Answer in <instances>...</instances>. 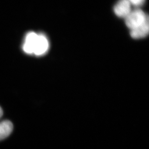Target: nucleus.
Instances as JSON below:
<instances>
[{"mask_svg": "<svg viewBox=\"0 0 149 149\" xmlns=\"http://www.w3.org/2000/svg\"><path fill=\"white\" fill-rule=\"evenodd\" d=\"M125 19L127 27L131 30L139 27L149 20V17L141 9L136 8L132 10Z\"/></svg>", "mask_w": 149, "mask_h": 149, "instance_id": "f257e3e1", "label": "nucleus"}, {"mask_svg": "<svg viewBox=\"0 0 149 149\" xmlns=\"http://www.w3.org/2000/svg\"><path fill=\"white\" fill-rule=\"evenodd\" d=\"M49 47V41L46 36L43 34H38V37L34 49V55L36 56L45 55L48 51Z\"/></svg>", "mask_w": 149, "mask_h": 149, "instance_id": "f03ea898", "label": "nucleus"}, {"mask_svg": "<svg viewBox=\"0 0 149 149\" xmlns=\"http://www.w3.org/2000/svg\"><path fill=\"white\" fill-rule=\"evenodd\" d=\"M131 6L128 0H119L114 6V13L119 17L125 18L132 10Z\"/></svg>", "mask_w": 149, "mask_h": 149, "instance_id": "7ed1b4c3", "label": "nucleus"}, {"mask_svg": "<svg viewBox=\"0 0 149 149\" xmlns=\"http://www.w3.org/2000/svg\"><path fill=\"white\" fill-rule=\"evenodd\" d=\"M38 34L34 32H30L26 35L23 46L24 52L29 54H33L34 49L35 47Z\"/></svg>", "mask_w": 149, "mask_h": 149, "instance_id": "20e7f679", "label": "nucleus"}, {"mask_svg": "<svg viewBox=\"0 0 149 149\" xmlns=\"http://www.w3.org/2000/svg\"><path fill=\"white\" fill-rule=\"evenodd\" d=\"M130 35L134 39H141L145 38L148 35L149 31V20L147 21L144 24L130 30Z\"/></svg>", "mask_w": 149, "mask_h": 149, "instance_id": "39448f33", "label": "nucleus"}, {"mask_svg": "<svg viewBox=\"0 0 149 149\" xmlns=\"http://www.w3.org/2000/svg\"><path fill=\"white\" fill-rule=\"evenodd\" d=\"M13 130V124L9 120H4L0 122V141L7 138Z\"/></svg>", "mask_w": 149, "mask_h": 149, "instance_id": "423d86ee", "label": "nucleus"}, {"mask_svg": "<svg viewBox=\"0 0 149 149\" xmlns=\"http://www.w3.org/2000/svg\"><path fill=\"white\" fill-rule=\"evenodd\" d=\"M128 1L131 6L138 7L142 6L145 3V0H128Z\"/></svg>", "mask_w": 149, "mask_h": 149, "instance_id": "0eeeda50", "label": "nucleus"}, {"mask_svg": "<svg viewBox=\"0 0 149 149\" xmlns=\"http://www.w3.org/2000/svg\"><path fill=\"white\" fill-rule=\"evenodd\" d=\"M3 115V111L1 109V107L0 106V118H1Z\"/></svg>", "mask_w": 149, "mask_h": 149, "instance_id": "6e6552de", "label": "nucleus"}]
</instances>
